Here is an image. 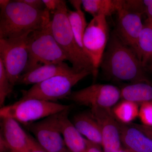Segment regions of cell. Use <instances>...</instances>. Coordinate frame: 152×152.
I'll list each match as a JSON object with an SVG mask.
<instances>
[{"mask_svg": "<svg viewBox=\"0 0 152 152\" xmlns=\"http://www.w3.org/2000/svg\"><path fill=\"white\" fill-rule=\"evenodd\" d=\"M100 67L107 78L132 83L150 82L137 55L112 32Z\"/></svg>", "mask_w": 152, "mask_h": 152, "instance_id": "6da1fadb", "label": "cell"}, {"mask_svg": "<svg viewBox=\"0 0 152 152\" xmlns=\"http://www.w3.org/2000/svg\"><path fill=\"white\" fill-rule=\"evenodd\" d=\"M50 12L33 8L20 0L10 1L1 9L0 39L16 38L40 30L48 24Z\"/></svg>", "mask_w": 152, "mask_h": 152, "instance_id": "7a4b0ae2", "label": "cell"}, {"mask_svg": "<svg viewBox=\"0 0 152 152\" xmlns=\"http://www.w3.org/2000/svg\"><path fill=\"white\" fill-rule=\"evenodd\" d=\"M68 10L66 2L62 1L58 9L53 13L50 23L52 34L74 69L77 72L91 71L95 78L97 75L91 60L79 47L74 37L68 17Z\"/></svg>", "mask_w": 152, "mask_h": 152, "instance_id": "3957f363", "label": "cell"}, {"mask_svg": "<svg viewBox=\"0 0 152 152\" xmlns=\"http://www.w3.org/2000/svg\"><path fill=\"white\" fill-rule=\"evenodd\" d=\"M50 23L43 28L30 33L27 43L28 60L23 73L43 65L67 61L52 34Z\"/></svg>", "mask_w": 152, "mask_h": 152, "instance_id": "277c9868", "label": "cell"}, {"mask_svg": "<svg viewBox=\"0 0 152 152\" xmlns=\"http://www.w3.org/2000/svg\"><path fill=\"white\" fill-rule=\"evenodd\" d=\"M70 106L37 99H20L0 109L1 118H9L26 125L69 110Z\"/></svg>", "mask_w": 152, "mask_h": 152, "instance_id": "5b68a950", "label": "cell"}, {"mask_svg": "<svg viewBox=\"0 0 152 152\" xmlns=\"http://www.w3.org/2000/svg\"><path fill=\"white\" fill-rule=\"evenodd\" d=\"M91 72L84 70L80 72L55 76L34 85L27 91H23L20 99H37L54 102L66 99L70 95L72 89L80 81L90 75Z\"/></svg>", "mask_w": 152, "mask_h": 152, "instance_id": "8992f818", "label": "cell"}, {"mask_svg": "<svg viewBox=\"0 0 152 152\" xmlns=\"http://www.w3.org/2000/svg\"><path fill=\"white\" fill-rule=\"evenodd\" d=\"M31 32L18 37L0 39V59L14 86L18 83L27 65L28 41Z\"/></svg>", "mask_w": 152, "mask_h": 152, "instance_id": "52a82bcc", "label": "cell"}, {"mask_svg": "<svg viewBox=\"0 0 152 152\" xmlns=\"http://www.w3.org/2000/svg\"><path fill=\"white\" fill-rule=\"evenodd\" d=\"M106 18L103 16L93 18L83 38L85 51L91 60L97 75L110 37Z\"/></svg>", "mask_w": 152, "mask_h": 152, "instance_id": "ba28073f", "label": "cell"}, {"mask_svg": "<svg viewBox=\"0 0 152 152\" xmlns=\"http://www.w3.org/2000/svg\"><path fill=\"white\" fill-rule=\"evenodd\" d=\"M67 99L91 109H111L121 99V89L113 85L95 84L72 92Z\"/></svg>", "mask_w": 152, "mask_h": 152, "instance_id": "9c48e42d", "label": "cell"}, {"mask_svg": "<svg viewBox=\"0 0 152 152\" xmlns=\"http://www.w3.org/2000/svg\"><path fill=\"white\" fill-rule=\"evenodd\" d=\"M58 113L25 125L47 152H64L68 150L59 128Z\"/></svg>", "mask_w": 152, "mask_h": 152, "instance_id": "30bf717a", "label": "cell"}, {"mask_svg": "<svg viewBox=\"0 0 152 152\" xmlns=\"http://www.w3.org/2000/svg\"><path fill=\"white\" fill-rule=\"evenodd\" d=\"M91 112L99 125L102 134V147L104 152H118L123 148L118 122L111 109L91 108Z\"/></svg>", "mask_w": 152, "mask_h": 152, "instance_id": "8fae6325", "label": "cell"}, {"mask_svg": "<svg viewBox=\"0 0 152 152\" xmlns=\"http://www.w3.org/2000/svg\"><path fill=\"white\" fill-rule=\"evenodd\" d=\"M117 13L118 20L114 31L137 54L139 35L143 26L142 20L143 14L124 9H120Z\"/></svg>", "mask_w": 152, "mask_h": 152, "instance_id": "7c38bea8", "label": "cell"}, {"mask_svg": "<svg viewBox=\"0 0 152 152\" xmlns=\"http://www.w3.org/2000/svg\"><path fill=\"white\" fill-rule=\"evenodd\" d=\"M1 134L11 152H28L35 139L28 134L18 122L11 118H1Z\"/></svg>", "mask_w": 152, "mask_h": 152, "instance_id": "4fadbf2b", "label": "cell"}, {"mask_svg": "<svg viewBox=\"0 0 152 152\" xmlns=\"http://www.w3.org/2000/svg\"><path fill=\"white\" fill-rule=\"evenodd\" d=\"M118 125L124 148L129 152H152V139L131 124L118 122Z\"/></svg>", "mask_w": 152, "mask_h": 152, "instance_id": "5bb4252c", "label": "cell"}, {"mask_svg": "<svg viewBox=\"0 0 152 152\" xmlns=\"http://www.w3.org/2000/svg\"><path fill=\"white\" fill-rule=\"evenodd\" d=\"M77 72L72 67L64 62L43 65L21 76L18 84L35 85L55 76Z\"/></svg>", "mask_w": 152, "mask_h": 152, "instance_id": "9a60e30c", "label": "cell"}, {"mask_svg": "<svg viewBox=\"0 0 152 152\" xmlns=\"http://www.w3.org/2000/svg\"><path fill=\"white\" fill-rule=\"evenodd\" d=\"M69 110L58 113V124L67 149L70 152H87L86 139L68 118Z\"/></svg>", "mask_w": 152, "mask_h": 152, "instance_id": "2e32d148", "label": "cell"}, {"mask_svg": "<svg viewBox=\"0 0 152 152\" xmlns=\"http://www.w3.org/2000/svg\"><path fill=\"white\" fill-rule=\"evenodd\" d=\"M72 122L77 129L89 141L102 147V134L99 125L91 112L76 114Z\"/></svg>", "mask_w": 152, "mask_h": 152, "instance_id": "e0dca14e", "label": "cell"}, {"mask_svg": "<svg viewBox=\"0 0 152 152\" xmlns=\"http://www.w3.org/2000/svg\"><path fill=\"white\" fill-rule=\"evenodd\" d=\"M121 98L138 104L152 102V84L141 82L127 85L121 89Z\"/></svg>", "mask_w": 152, "mask_h": 152, "instance_id": "ac0fdd59", "label": "cell"}, {"mask_svg": "<svg viewBox=\"0 0 152 152\" xmlns=\"http://www.w3.org/2000/svg\"><path fill=\"white\" fill-rule=\"evenodd\" d=\"M82 5L86 12L95 17L107 18L117 12L121 6L120 0H83Z\"/></svg>", "mask_w": 152, "mask_h": 152, "instance_id": "d6986e66", "label": "cell"}, {"mask_svg": "<svg viewBox=\"0 0 152 152\" xmlns=\"http://www.w3.org/2000/svg\"><path fill=\"white\" fill-rule=\"evenodd\" d=\"M152 51V22L147 19L139 35L137 50V55L145 69Z\"/></svg>", "mask_w": 152, "mask_h": 152, "instance_id": "ffe728a7", "label": "cell"}, {"mask_svg": "<svg viewBox=\"0 0 152 152\" xmlns=\"http://www.w3.org/2000/svg\"><path fill=\"white\" fill-rule=\"evenodd\" d=\"M139 105L131 101L123 100L112 108V112L118 121L129 124L139 117Z\"/></svg>", "mask_w": 152, "mask_h": 152, "instance_id": "44dd1931", "label": "cell"}, {"mask_svg": "<svg viewBox=\"0 0 152 152\" xmlns=\"http://www.w3.org/2000/svg\"><path fill=\"white\" fill-rule=\"evenodd\" d=\"M68 17L76 42L86 53L83 43L85 30L88 26L85 14L81 9L75 11L68 10Z\"/></svg>", "mask_w": 152, "mask_h": 152, "instance_id": "7402d4cb", "label": "cell"}, {"mask_svg": "<svg viewBox=\"0 0 152 152\" xmlns=\"http://www.w3.org/2000/svg\"><path fill=\"white\" fill-rule=\"evenodd\" d=\"M14 86L9 80L2 61L0 59V106H4V103L10 94L12 93Z\"/></svg>", "mask_w": 152, "mask_h": 152, "instance_id": "603a6c76", "label": "cell"}, {"mask_svg": "<svg viewBox=\"0 0 152 152\" xmlns=\"http://www.w3.org/2000/svg\"><path fill=\"white\" fill-rule=\"evenodd\" d=\"M138 117L142 125L152 127V102L141 104Z\"/></svg>", "mask_w": 152, "mask_h": 152, "instance_id": "cb8c5ba5", "label": "cell"}, {"mask_svg": "<svg viewBox=\"0 0 152 152\" xmlns=\"http://www.w3.org/2000/svg\"><path fill=\"white\" fill-rule=\"evenodd\" d=\"M44 5L50 12L53 13L56 10L62 2V0H42Z\"/></svg>", "mask_w": 152, "mask_h": 152, "instance_id": "d4e9b609", "label": "cell"}, {"mask_svg": "<svg viewBox=\"0 0 152 152\" xmlns=\"http://www.w3.org/2000/svg\"><path fill=\"white\" fill-rule=\"evenodd\" d=\"M22 2L26 4L33 8L38 10H43L45 7L42 0H20Z\"/></svg>", "mask_w": 152, "mask_h": 152, "instance_id": "484cf974", "label": "cell"}, {"mask_svg": "<svg viewBox=\"0 0 152 152\" xmlns=\"http://www.w3.org/2000/svg\"><path fill=\"white\" fill-rule=\"evenodd\" d=\"M145 6V13L147 14V20L152 22V0L143 1Z\"/></svg>", "mask_w": 152, "mask_h": 152, "instance_id": "4316f807", "label": "cell"}, {"mask_svg": "<svg viewBox=\"0 0 152 152\" xmlns=\"http://www.w3.org/2000/svg\"><path fill=\"white\" fill-rule=\"evenodd\" d=\"M131 124L135 127L137 128V129H139L145 134L152 139V127L147 126L142 124Z\"/></svg>", "mask_w": 152, "mask_h": 152, "instance_id": "83f0119b", "label": "cell"}, {"mask_svg": "<svg viewBox=\"0 0 152 152\" xmlns=\"http://www.w3.org/2000/svg\"><path fill=\"white\" fill-rule=\"evenodd\" d=\"M87 144V152H104L101 147L86 139Z\"/></svg>", "mask_w": 152, "mask_h": 152, "instance_id": "f1b7e54d", "label": "cell"}, {"mask_svg": "<svg viewBox=\"0 0 152 152\" xmlns=\"http://www.w3.org/2000/svg\"><path fill=\"white\" fill-rule=\"evenodd\" d=\"M28 152H47L44 150L39 145V143L35 140L34 141L31 146Z\"/></svg>", "mask_w": 152, "mask_h": 152, "instance_id": "f546056e", "label": "cell"}, {"mask_svg": "<svg viewBox=\"0 0 152 152\" xmlns=\"http://www.w3.org/2000/svg\"><path fill=\"white\" fill-rule=\"evenodd\" d=\"M71 5L75 9V10L81 9V5H82V1L80 0H71L69 1Z\"/></svg>", "mask_w": 152, "mask_h": 152, "instance_id": "4dcf8cb0", "label": "cell"}, {"mask_svg": "<svg viewBox=\"0 0 152 152\" xmlns=\"http://www.w3.org/2000/svg\"><path fill=\"white\" fill-rule=\"evenodd\" d=\"M10 0H1L0 1V8L1 9L6 7L10 2Z\"/></svg>", "mask_w": 152, "mask_h": 152, "instance_id": "1f68e13d", "label": "cell"}, {"mask_svg": "<svg viewBox=\"0 0 152 152\" xmlns=\"http://www.w3.org/2000/svg\"><path fill=\"white\" fill-rule=\"evenodd\" d=\"M150 69L152 70V51L150 56L149 59L147 64L146 67V69Z\"/></svg>", "mask_w": 152, "mask_h": 152, "instance_id": "d6a6232c", "label": "cell"}, {"mask_svg": "<svg viewBox=\"0 0 152 152\" xmlns=\"http://www.w3.org/2000/svg\"><path fill=\"white\" fill-rule=\"evenodd\" d=\"M118 152H129V151H127L124 148H122L121 149V150H120Z\"/></svg>", "mask_w": 152, "mask_h": 152, "instance_id": "836d02e7", "label": "cell"}, {"mask_svg": "<svg viewBox=\"0 0 152 152\" xmlns=\"http://www.w3.org/2000/svg\"><path fill=\"white\" fill-rule=\"evenodd\" d=\"M64 152H70L69 151H68V150H67V151H64Z\"/></svg>", "mask_w": 152, "mask_h": 152, "instance_id": "e575fe53", "label": "cell"}]
</instances>
